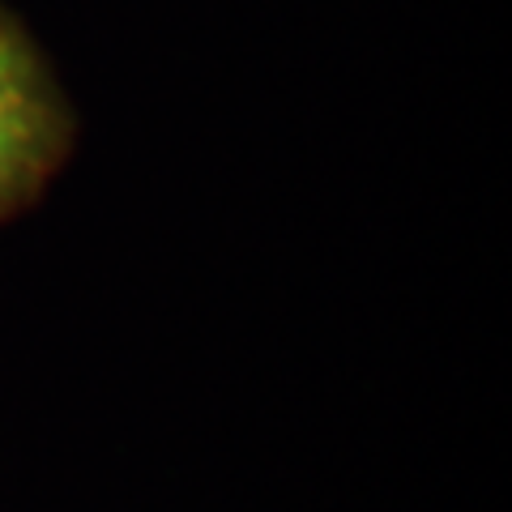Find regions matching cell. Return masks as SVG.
<instances>
[{"label":"cell","mask_w":512,"mask_h":512,"mask_svg":"<svg viewBox=\"0 0 512 512\" xmlns=\"http://www.w3.org/2000/svg\"><path fill=\"white\" fill-rule=\"evenodd\" d=\"M77 107L52 56L0 0V227L35 210L77 150Z\"/></svg>","instance_id":"1"}]
</instances>
